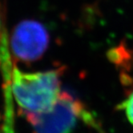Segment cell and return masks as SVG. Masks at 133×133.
I'll return each mask as SVG.
<instances>
[{
	"label": "cell",
	"instance_id": "1",
	"mask_svg": "<svg viewBox=\"0 0 133 133\" xmlns=\"http://www.w3.org/2000/svg\"><path fill=\"white\" fill-rule=\"evenodd\" d=\"M9 83L13 98L27 115L48 111L62 94L60 74L55 70L26 72L15 68Z\"/></svg>",
	"mask_w": 133,
	"mask_h": 133
},
{
	"label": "cell",
	"instance_id": "2",
	"mask_svg": "<svg viewBox=\"0 0 133 133\" xmlns=\"http://www.w3.org/2000/svg\"><path fill=\"white\" fill-rule=\"evenodd\" d=\"M35 133H73L78 122L97 126L96 119L83 103L71 95L62 92L55 105L45 112L27 115Z\"/></svg>",
	"mask_w": 133,
	"mask_h": 133
},
{
	"label": "cell",
	"instance_id": "3",
	"mask_svg": "<svg viewBox=\"0 0 133 133\" xmlns=\"http://www.w3.org/2000/svg\"><path fill=\"white\" fill-rule=\"evenodd\" d=\"M48 44V35L39 23L26 21L18 25L13 34L11 45L15 54L24 60L39 57Z\"/></svg>",
	"mask_w": 133,
	"mask_h": 133
},
{
	"label": "cell",
	"instance_id": "4",
	"mask_svg": "<svg viewBox=\"0 0 133 133\" xmlns=\"http://www.w3.org/2000/svg\"><path fill=\"white\" fill-rule=\"evenodd\" d=\"M12 95L10 91L5 92V115L3 133H15L14 108Z\"/></svg>",
	"mask_w": 133,
	"mask_h": 133
},
{
	"label": "cell",
	"instance_id": "5",
	"mask_svg": "<svg viewBox=\"0 0 133 133\" xmlns=\"http://www.w3.org/2000/svg\"><path fill=\"white\" fill-rule=\"evenodd\" d=\"M119 109L125 113L126 118L133 126V88L119 105Z\"/></svg>",
	"mask_w": 133,
	"mask_h": 133
},
{
	"label": "cell",
	"instance_id": "6",
	"mask_svg": "<svg viewBox=\"0 0 133 133\" xmlns=\"http://www.w3.org/2000/svg\"><path fill=\"white\" fill-rule=\"evenodd\" d=\"M0 28H1V19H0Z\"/></svg>",
	"mask_w": 133,
	"mask_h": 133
}]
</instances>
